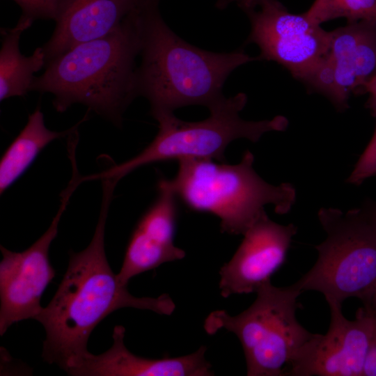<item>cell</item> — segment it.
<instances>
[{
	"label": "cell",
	"instance_id": "cell-1",
	"mask_svg": "<svg viewBox=\"0 0 376 376\" xmlns=\"http://www.w3.org/2000/svg\"><path fill=\"white\" fill-rule=\"evenodd\" d=\"M117 182L102 180V197L93 237L84 250L70 251L67 270L50 302L35 320L46 332L42 357L68 373L88 354L89 336L112 312L125 307L170 315L175 304L169 295L136 297L123 285L107 259L105 226Z\"/></svg>",
	"mask_w": 376,
	"mask_h": 376
},
{
	"label": "cell",
	"instance_id": "cell-2",
	"mask_svg": "<svg viewBox=\"0 0 376 376\" xmlns=\"http://www.w3.org/2000/svg\"><path fill=\"white\" fill-rule=\"evenodd\" d=\"M155 0L110 33L79 44L47 62L30 91L50 93L58 112L81 104L118 127L136 97V58L143 20Z\"/></svg>",
	"mask_w": 376,
	"mask_h": 376
},
{
	"label": "cell",
	"instance_id": "cell-3",
	"mask_svg": "<svg viewBox=\"0 0 376 376\" xmlns=\"http://www.w3.org/2000/svg\"><path fill=\"white\" fill-rule=\"evenodd\" d=\"M159 3L149 8L143 20L139 96L148 100L152 117L189 105L209 109L224 97L222 89L230 74L258 58L242 49L219 53L191 45L166 24Z\"/></svg>",
	"mask_w": 376,
	"mask_h": 376
},
{
	"label": "cell",
	"instance_id": "cell-4",
	"mask_svg": "<svg viewBox=\"0 0 376 376\" xmlns=\"http://www.w3.org/2000/svg\"><path fill=\"white\" fill-rule=\"evenodd\" d=\"M178 162L175 176L168 180L170 187L189 210L218 217L222 233L243 235L265 212V205H272L276 214H284L296 201L292 184L274 185L256 172L250 150L237 164L210 159Z\"/></svg>",
	"mask_w": 376,
	"mask_h": 376
},
{
	"label": "cell",
	"instance_id": "cell-5",
	"mask_svg": "<svg viewBox=\"0 0 376 376\" xmlns=\"http://www.w3.org/2000/svg\"><path fill=\"white\" fill-rule=\"evenodd\" d=\"M246 102L244 93L224 97L209 108L210 116L201 121H185L173 113L157 114L153 118L158 122L157 134L140 153L89 175V180L114 178L120 181L141 166L171 160L210 159L226 162L225 150L234 140L246 139L256 143L267 132L287 129L288 120L281 115L258 121L242 119L240 113Z\"/></svg>",
	"mask_w": 376,
	"mask_h": 376
},
{
	"label": "cell",
	"instance_id": "cell-6",
	"mask_svg": "<svg viewBox=\"0 0 376 376\" xmlns=\"http://www.w3.org/2000/svg\"><path fill=\"white\" fill-rule=\"evenodd\" d=\"M295 284L278 288L271 281L256 291V299L244 311L231 316L224 310L210 313L204 329L210 335L226 329L240 340L248 376L287 375L301 348L313 335L297 320Z\"/></svg>",
	"mask_w": 376,
	"mask_h": 376
},
{
	"label": "cell",
	"instance_id": "cell-7",
	"mask_svg": "<svg viewBox=\"0 0 376 376\" xmlns=\"http://www.w3.org/2000/svg\"><path fill=\"white\" fill-rule=\"evenodd\" d=\"M318 218L326 237L315 246V263L295 284L322 293L329 306L350 297L365 302L376 287V224L361 207H322Z\"/></svg>",
	"mask_w": 376,
	"mask_h": 376
},
{
	"label": "cell",
	"instance_id": "cell-8",
	"mask_svg": "<svg viewBox=\"0 0 376 376\" xmlns=\"http://www.w3.org/2000/svg\"><path fill=\"white\" fill-rule=\"evenodd\" d=\"M245 13L251 22L246 42L259 47L258 58L278 63L305 83L327 56L331 31L304 13H290L277 0H268Z\"/></svg>",
	"mask_w": 376,
	"mask_h": 376
},
{
	"label": "cell",
	"instance_id": "cell-9",
	"mask_svg": "<svg viewBox=\"0 0 376 376\" xmlns=\"http://www.w3.org/2000/svg\"><path fill=\"white\" fill-rule=\"evenodd\" d=\"M79 185L77 176L72 175L61 193L60 206L50 226L28 249L15 252L0 246L3 256L0 263L1 336L13 323L35 319L42 311V295L56 275L49 258V247L57 235L68 202Z\"/></svg>",
	"mask_w": 376,
	"mask_h": 376
},
{
	"label": "cell",
	"instance_id": "cell-10",
	"mask_svg": "<svg viewBox=\"0 0 376 376\" xmlns=\"http://www.w3.org/2000/svg\"><path fill=\"white\" fill-rule=\"evenodd\" d=\"M326 334H313L292 362L288 376H363L375 319L368 307L359 308L353 320L342 306L329 305Z\"/></svg>",
	"mask_w": 376,
	"mask_h": 376
},
{
	"label": "cell",
	"instance_id": "cell-11",
	"mask_svg": "<svg viewBox=\"0 0 376 376\" xmlns=\"http://www.w3.org/2000/svg\"><path fill=\"white\" fill-rule=\"evenodd\" d=\"M376 75V21L363 19L331 31L328 53L308 85L339 111L348 107L352 93L364 91Z\"/></svg>",
	"mask_w": 376,
	"mask_h": 376
},
{
	"label": "cell",
	"instance_id": "cell-12",
	"mask_svg": "<svg viewBox=\"0 0 376 376\" xmlns=\"http://www.w3.org/2000/svg\"><path fill=\"white\" fill-rule=\"evenodd\" d=\"M297 231L295 224H279L265 212L244 233L232 258L221 267V296L256 292L270 281L284 264Z\"/></svg>",
	"mask_w": 376,
	"mask_h": 376
},
{
	"label": "cell",
	"instance_id": "cell-13",
	"mask_svg": "<svg viewBox=\"0 0 376 376\" xmlns=\"http://www.w3.org/2000/svg\"><path fill=\"white\" fill-rule=\"evenodd\" d=\"M178 198L168 179L160 178L157 196L139 220L126 248L117 277L127 285L134 276L163 263L181 260L185 252L174 244Z\"/></svg>",
	"mask_w": 376,
	"mask_h": 376
},
{
	"label": "cell",
	"instance_id": "cell-14",
	"mask_svg": "<svg viewBox=\"0 0 376 376\" xmlns=\"http://www.w3.org/2000/svg\"><path fill=\"white\" fill-rule=\"evenodd\" d=\"M154 0H61L54 32L42 47L45 64L75 46L103 37Z\"/></svg>",
	"mask_w": 376,
	"mask_h": 376
},
{
	"label": "cell",
	"instance_id": "cell-15",
	"mask_svg": "<svg viewBox=\"0 0 376 376\" xmlns=\"http://www.w3.org/2000/svg\"><path fill=\"white\" fill-rule=\"evenodd\" d=\"M125 329L113 330V345L102 354L88 352L82 362L68 374L74 376H210L214 375L201 346L194 353L179 357L148 359L132 354L124 343Z\"/></svg>",
	"mask_w": 376,
	"mask_h": 376
},
{
	"label": "cell",
	"instance_id": "cell-16",
	"mask_svg": "<svg viewBox=\"0 0 376 376\" xmlns=\"http://www.w3.org/2000/svg\"><path fill=\"white\" fill-rule=\"evenodd\" d=\"M33 22L22 17L13 28L1 29V47L0 50V101L23 96L28 92L34 74L45 65V56L42 47L36 48L29 56L19 49L22 33Z\"/></svg>",
	"mask_w": 376,
	"mask_h": 376
},
{
	"label": "cell",
	"instance_id": "cell-17",
	"mask_svg": "<svg viewBox=\"0 0 376 376\" xmlns=\"http://www.w3.org/2000/svg\"><path fill=\"white\" fill-rule=\"evenodd\" d=\"M77 125L65 131H52L45 126L44 115L38 105L29 115L27 123L1 158V195L28 169L49 143L68 136Z\"/></svg>",
	"mask_w": 376,
	"mask_h": 376
},
{
	"label": "cell",
	"instance_id": "cell-18",
	"mask_svg": "<svg viewBox=\"0 0 376 376\" xmlns=\"http://www.w3.org/2000/svg\"><path fill=\"white\" fill-rule=\"evenodd\" d=\"M304 13L318 25L340 17L346 18L348 22L376 21V0H315Z\"/></svg>",
	"mask_w": 376,
	"mask_h": 376
},
{
	"label": "cell",
	"instance_id": "cell-19",
	"mask_svg": "<svg viewBox=\"0 0 376 376\" xmlns=\"http://www.w3.org/2000/svg\"><path fill=\"white\" fill-rule=\"evenodd\" d=\"M373 111L376 116V108ZM373 176H376V128L347 182L352 185H359Z\"/></svg>",
	"mask_w": 376,
	"mask_h": 376
},
{
	"label": "cell",
	"instance_id": "cell-20",
	"mask_svg": "<svg viewBox=\"0 0 376 376\" xmlns=\"http://www.w3.org/2000/svg\"><path fill=\"white\" fill-rule=\"evenodd\" d=\"M22 9L20 17L33 23L37 19L56 20L61 0H13Z\"/></svg>",
	"mask_w": 376,
	"mask_h": 376
},
{
	"label": "cell",
	"instance_id": "cell-21",
	"mask_svg": "<svg viewBox=\"0 0 376 376\" xmlns=\"http://www.w3.org/2000/svg\"><path fill=\"white\" fill-rule=\"evenodd\" d=\"M367 307L370 308L373 313L375 323L369 351L364 368L363 376H376V308Z\"/></svg>",
	"mask_w": 376,
	"mask_h": 376
},
{
	"label": "cell",
	"instance_id": "cell-22",
	"mask_svg": "<svg viewBox=\"0 0 376 376\" xmlns=\"http://www.w3.org/2000/svg\"><path fill=\"white\" fill-rule=\"evenodd\" d=\"M268 0H217L216 6L219 9L226 8L230 3H236L244 12L255 8Z\"/></svg>",
	"mask_w": 376,
	"mask_h": 376
},
{
	"label": "cell",
	"instance_id": "cell-23",
	"mask_svg": "<svg viewBox=\"0 0 376 376\" xmlns=\"http://www.w3.org/2000/svg\"><path fill=\"white\" fill-rule=\"evenodd\" d=\"M369 93L368 106L373 110L376 108V75H375L366 85L364 91Z\"/></svg>",
	"mask_w": 376,
	"mask_h": 376
},
{
	"label": "cell",
	"instance_id": "cell-24",
	"mask_svg": "<svg viewBox=\"0 0 376 376\" xmlns=\"http://www.w3.org/2000/svg\"><path fill=\"white\" fill-rule=\"evenodd\" d=\"M368 217L376 224V201H370L361 207Z\"/></svg>",
	"mask_w": 376,
	"mask_h": 376
},
{
	"label": "cell",
	"instance_id": "cell-25",
	"mask_svg": "<svg viewBox=\"0 0 376 376\" xmlns=\"http://www.w3.org/2000/svg\"><path fill=\"white\" fill-rule=\"evenodd\" d=\"M364 306L376 308V287L372 292L369 298L363 303Z\"/></svg>",
	"mask_w": 376,
	"mask_h": 376
}]
</instances>
